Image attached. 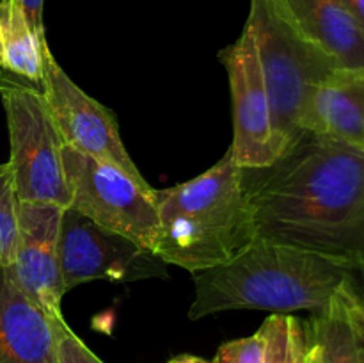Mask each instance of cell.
Segmentation results:
<instances>
[{
  "mask_svg": "<svg viewBox=\"0 0 364 363\" xmlns=\"http://www.w3.org/2000/svg\"><path fill=\"white\" fill-rule=\"evenodd\" d=\"M0 100L9 132V166L20 201L68 209L64 142L41 88L0 70Z\"/></svg>",
  "mask_w": 364,
  "mask_h": 363,
  "instance_id": "5b68a950",
  "label": "cell"
},
{
  "mask_svg": "<svg viewBox=\"0 0 364 363\" xmlns=\"http://www.w3.org/2000/svg\"><path fill=\"white\" fill-rule=\"evenodd\" d=\"M265 359V335L262 327L255 335L226 342L217 351L213 363H263Z\"/></svg>",
  "mask_w": 364,
  "mask_h": 363,
  "instance_id": "ac0fdd59",
  "label": "cell"
},
{
  "mask_svg": "<svg viewBox=\"0 0 364 363\" xmlns=\"http://www.w3.org/2000/svg\"><path fill=\"white\" fill-rule=\"evenodd\" d=\"M262 331L265 335L263 363H306L309 338L301 320L290 313H272Z\"/></svg>",
  "mask_w": 364,
  "mask_h": 363,
  "instance_id": "2e32d148",
  "label": "cell"
},
{
  "mask_svg": "<svg viewBox=\"0 0 364 363\" xmlns=\"http://www.w3.org/2000/svg\"><path fill=\"white\" fill-rule=\"evenodd\" d=\"M59 258L66 292L96 280L123 283L166 276L167 265L155 253L98 226L71 206L64 209L60 221Z\"/></svg>",
  "mask_w": 364,
  "mask_h": 363,
  "instance_id": "52a82bcc",
  "label": "cell"
},
{
  "mask_svg": "<svg viewBox=\"0 0 364 363\" xmlns=\"http://www.w3.org/2000/svg\"><path fill=\"white\" fill-rule=\"evenodd\" d=\"M20 230V199L14 191L9 166L0 164V267L13 263Z\"/></svg>",
  "mask_w": 364,
  "mask_h": 363,
  "instance_id": "e0dca14e",
  "label": "cell"
},
{
  "mask_svg": "<svg viewBox=\"0 0 364 363\" xmlns=\"http://www.w3.org/2000/svg\"><path fill=\"white\" fill-rule=\"evenodd\" d=\"M45 34L32 28L18 0H0V70L41 85L45 71Z\"/></svg>",
  "mask_w": 364,
  "mask_h": 363,
  "instance_id": "9a60e30c",
  "label": "cell"
},
{
  "mask_svg": "<svg viewBox=\"0 0 364 363\" xmlns=\"http://www.w3.org/2000/svg\"><path fill=\"white\" fill-rule=\"evenodd\" d=\"M0 267V363H59L57 322Z\"/></svg>",
  "mask_w": 364,
  "mask_h": 363,
  "instance_id": "8fae6325",
  "label": "cell"
},
{
  "mask_svg": "<svg viewBox=\"0 0 364 363\" xmlns=\"http://www.w3.org/2000/svg\"><path fill=\"white\" fill-rule=\"evenodd\" d=\"M306 363H320V352L313 342H309L308 354H306Z\"/></svg>",
  "mask_w": 364,
  "mask_h": 363,
  "instance_id": "cb8c5ba5",
  "label": "cell"
},
{
  "mask_svg": "<svg viewBox=\"0 0 364 363\" xmlns=\"http://www.w3.org/2000/svg\"><path fill=\"white\" fill-rule=\"evenodd\" d=\"M354 312H355V317H358L359 324H361V330L364 333V305H363L361 298H359L358 290L354 292Z\"/></svg>",
  "mask_w": 364,
  "mask_h": 363,
  "instance_id": "7402d4cb",
  "label": "cell"
},
{
  "mask_svg": "<svg viewBox=\"0 0 364 363\" xmlns=\"http://www.w3.org/2000/svg\"><path fill=\"white\" fill-rule=\"evenodd\" d=\"M159 238L155 255L188 273L230 262L256 238L242 185V167L228 149L210 169L174 187L155 189Z\"/></svg>",
  "mask_w": 364,
  "mask_h": 363,
  "instance_id": "3957f363",
  "label": "cell"
},
{
  "mask_svg": "<svg viewBox=\"0 0 364 363\" xmlns=\"http://www.w3.org/2000/svg\"><path fill=\"white\" fill-rule=\"evenodd\" d=\"M304 132L364 152V71L338 70L316 88Z\"/></svg>",
  "mask_w": 364,
  "mask_h": 363,
  "instance_id": "7c38bea8",
  "label": "cell"
},
{
  "mask_svg": "<svg viewBox=\"0 0 364 363\" xmlns=\"http://www.w3.org/2000/svg\"><path fill=\"white\" fill-rule=\"evenodd\" d=\"M355 283L341 285L323 312L308 327L309 342L318 347L320 363H364V333L354 312Z\"/></svg>",
  "mask_w": 364,
  "mask_h": 363,
  "instance_id": "5bb4252c",
  "label": "cell"
},
{
  "mask_svg": "<svg viewBox=\"0 0 364 363\" xmlns=\"http://www.w3.org/2000/svg\"><path fill=\"white\" fill-rule=\"evenodd\" d=\"M192 320L228 312H323L341 285H358L348 263L308 249L256 237L230 262L199 270Z\"/></svg>",
  "mask_w": 364,
  "mask_h": 363,
  "instance_id": "7a4b0ae2",
  "label": "cell"
},
{
  "mask_svg": "<svg viewBox=\"0 0 364 363\" xmlns=\"http://www.w3.org/2000/svg\"><path fill=\"white\" fill-rule=\"evenodd\" d=\"M245 27L258 50L281 155L306 134L313 93L340 68L295 27L281 0H251Z\"/></svg>",
  "mask_w": 364,
  "mask_h": 363,
  "instance_id": "277c9868",
  "label": "cell"
},
{
  "mask_svg": "<svg viewBox=\"0 0 364 363\" xmlns=\"http://www.w3.org/2000/svg\"><path fill=\"white\" fill-rule=\"evenodd\" d=\"M347 13L355 20V23L364 31V0H340Z\"/></svg>",
  "mask_w": 364,
  "mask_h": 363,
  "instance_id": "44dd1931",
  "label": "cell"
},
{
  "mask_svg": "<svg viewBox=\"0 0 364 363\" xmlns=\"http://www.w3.org/2000/svg\"><path fill=\"white\" fill-rule=\"evenodd\" d=\"M295 27L340 70L364 71V31L340 0H281Z\"/></svg>",
  "mask_w": 364,
  "mask_h": 363,
  "instance_id": "4fadbf2b",
  "label": "cell"
},
{
  "mask_svg": "<svg viewBox=\"0 0 364 363\" xmlns=\"http://www.w3.org/2000/svg\"><path fill=\"white\" fill-rule=\"evenodd\" d=\"M63 164L70 192L68 206L142 249L155 251L159 212L151 185L139 184L114 164L70 146H64Z\"/></svg>",
  "mask_w": 364,
  "mask_h": 363,
  "instance_id": "8992f818",
  "label": "cell"
},
{
  "mask_svg": "<svg viewBox=\"0 0 364 363\" xmlns=\"http://www.w3.org/2000/svg\"><path fill=\"white\" fill-rule=\"evenodd\" d=\"M18 2H20L25 14H27L32 28H34L38 34H45V23H43V7H45V0H18Z\"/></svg>",
  "mask_w": 364,
  "mask_h": 363,
  "instance_id": "ffe728a7",
  "label": "cell"
},
{
  "mask_svg": "<svg viewBox=\"0 0 364 363\" xmlns=\"http://www.w3.org/2000/svg\"><path fill=\"white\" fill-rule=\"evenodd\" d=\"M359 298H361V301H363V305H364V295L359 294Z\"/></svg>",
  "mask_w": 364,
  "mask_h": 363,
  "instance_id": "d4e9b609",
  "label": "cell"
},
{
  "mask_svg": "<svg viewBox=\"0 0 364 363\" xmlns=\"http://www.w3.org/2000/svg\"><path fill=\"white\" fill-rule=\"evenodd\" d=\"M57 359L59 363H103L64 319L57 322Z\"/></svg>",
  "mask_w": 364,
  "mask_h": 363,
  "instance_id": "d6986e66",
  "label": "cell"
},
{
  "mask_svg": "<svg viewBox=\"0 0 364 363\" xmlns=\"http://www.w3.org/2000/svg\"><path fill=\"white\" fill-rule=\"evenodd\" d=\"M256 237L364 274V152L304 134L272 164L242 169Z\"/></svg>",
  "mask_w": 364,
  "mask_h": 363,
  "instance_id": "6da1fadb",
  "label": "cell"
},
{
  "mask_svg": "<svg viewBox=\"0 0 364 363\" xmlns=\"http://www.w3.org/2000/svg\"><path fill=\"white\" fill-rule=\"evenodd\" d=\"M167 363H213V362H208V359H205V358H199V356L181 354V356H176V358L169 359Z\"/></svg>",
  "mask_w": 364,
  "mask_h": 363,
  "instance_id": "603a6c76",
  "label": "cell"
},
{
  "mask_svg": "<svg viewBox=\"0 0 364 363\" xmlns=\"http://www.w3.org/2000/svg\"><path fill=\"white\" fill-rule=\"evenodd\" d=\"M64 206L20 201V230L9 269L14 283L52 319H64L60 301L66 294L60 274L59 237Z\"/></svg>",
  "mask_w": 364,
  "mask_h": 363,
  "instance_id": "30bf717a",
  "label": "cell"
},
{
  "mask_svg": "<svg viewBox=\"0 0 364 363\" xmlns=\"http://www.w3.org/2000/svg\"><path fill=\"white\" fill-rule=\"evenodd\" d=\"M226 66L233 105V142L230 152L242 169H256L279 157L272 105L252 34L244 27L240 38L220 52Z\"/></svg>",
  "mask_w": 364,
  "mask_h": 363,
  "instance_id": "9c48e42d",
  "label": "cell"
},
{
  "mask_svg": "<svg viewBox=\"0 0 364 363\" xmlns=\"http://www.w3.org/2000/svg\"><path fill=\"white\" fill-rule=\"evenodd\" d=\"M39 88L45 95L64 146L114 164L139 184L149 185L124 148L112 110L71 80L70 75L57 63L50 46L45 50V71Z\"/></svg>",
  "mask_w": 364,
  "mask_h": 363,
  "instance_id": "ba28073f",
  "label": "cell"
}]
</instances>
